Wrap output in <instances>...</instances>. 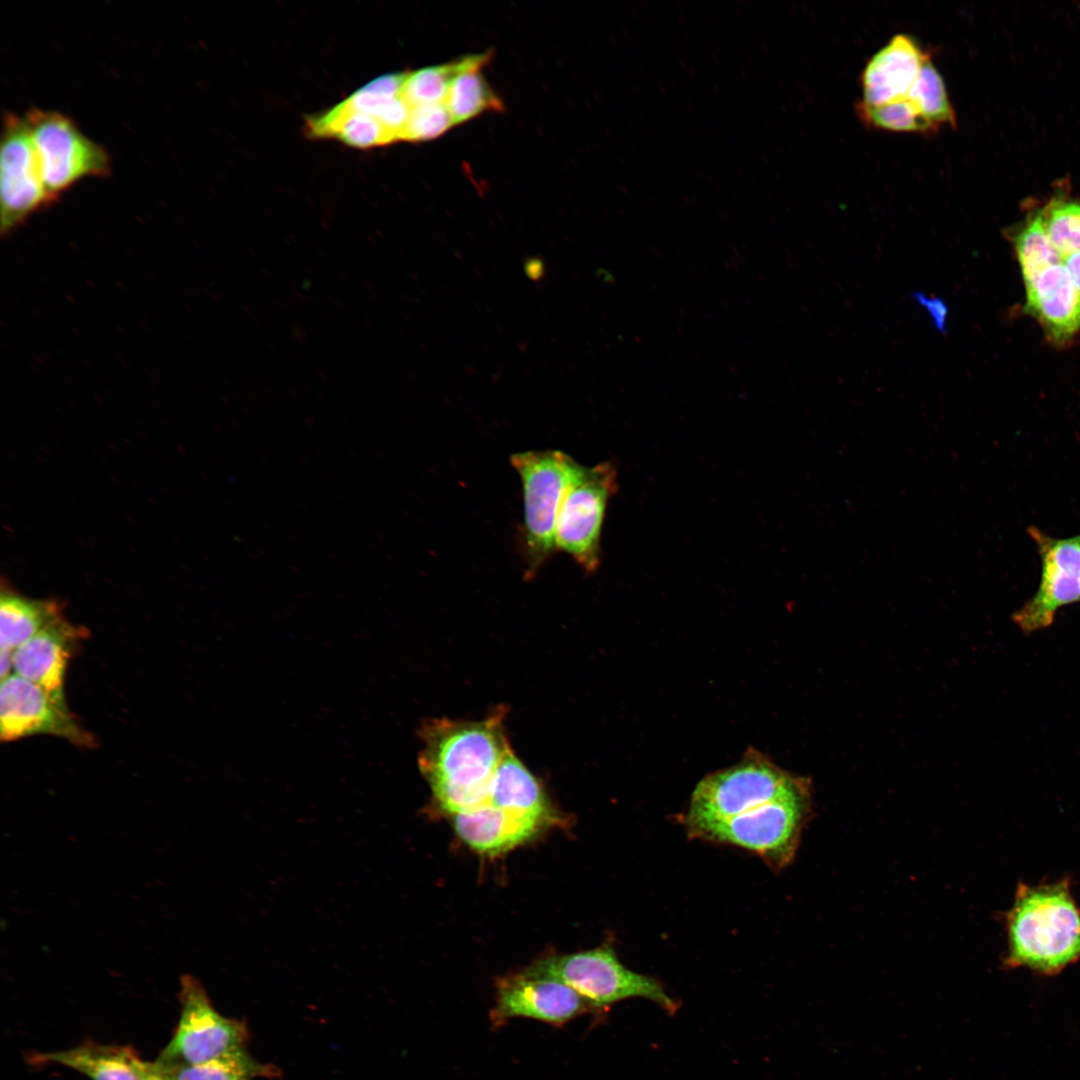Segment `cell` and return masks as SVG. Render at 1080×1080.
Here are the masks:
<instances>
[{"mask_svg":"<svg viewBox=\"0 0 1080 1080\" xmlns=\"http://www.w3.org/2000/svg\"><path fill=\"white\" fill-rule=\"evenodd\" d=\"M419 767L437 804L452 815L484 804L510 749L502 713L482 721L433 720L420 733Z\"/></svg>","mask_w":1080,"mask_h":1080,"instance_id":"6da1fadb","label":"cell"},{"mask_svg":"<svg viewBox=\"0 0 1080 1080\" xmlns=\"http://www.w3.org/2000/svg\"><path fill=\"white\" fill-rule=\"evenodd\" d=\"M1005 928L1008 969L1054 976L1080 960V909L1067 878L1034 886L1019 882Z\"/></svg>","mask_w":1080,"mask_h":1080,"instance_id":"7a4b0ae2","label":"cell"},{"mask_svg":"<svg viewBox=\"0 0 1080 1080\" xmlns=\"http://www.w3.org/2000/svg\"><path fill=\"white\" fill-rule=\"evenodd\" d=\"M812 816L811 782L797 776L779 797L727 819L687 827L691 838L728 844L758 855L774 871L795 857Z\"/></svg>","mask_w":1080,"mask_h":1080,"instance_id":"3957f363","label":"cell"},{"mask_svg":"<svg viewBox=\"0 0 1080 1080\" xmlns=\"http://www.w3.org/2000/svg\"><path fill=\"white\" fill-rule=\"evenodd\" d=\"M523 491L525 576H534L556 550L555 525L565 487L579 466L560 450L518 452L510 457Z\"/></svg>","mask_w":1080,"mask_h":1080,"instance_id":"277c9868","label":"cell"},{"mask_svg":"<svg viewBox=\"0 0 1080 1080\" xmlns=\"http://www.w3.org/2000/svg\"><path fill=\"white\" fill-rule=\"evenodd\" d=\"M531 970L558 979L602 1011L629 998L648 999L669 1014L679 1004L656 978L626 968L610 945L535 962Z\"/></svg>","mask_w":1080,"mask_h":1080,"instance_id":"5b68a950","label":"cell"},{"mask_svg":"<svg viewBox=\"0 0 1080 1080\" xmlns=\"http://www.w3.org/2000/svg\"><path fill=\"white\" fill-rule=\"evenodd\" d=\"M793 776L757 751L737 764L709 774L696 785L685 815V826L737 816L785 793Z\"/></svg>","mask_w":1080,"mask_h":1080,"instance_id":"8992f818","label":"cell"},{"mask_svg":"<svg viewBox=\"0 0 1080 1080\" xmlns=\"http://www.w3.org/2000/svg\"><path fill=\"white\" fill-rule=\"evenodd\" d=\"M48 194H60L85 178H104L111 173L105 148L91 140L68 116L32 108L25 115Z\"/></svg>","mask_w":1080,"mask_h":1080,"instance_id":"52a82bcc","label":"cell"},{"mask_svg":"<svg viewBox=\"0 0 1080 1080\" xmlns=\"http://www.w3.org/2000/svg\"><path fill=\"white\" fill-rule=\"evenodd\" d=\"M617 488L615 466L603 462L579 464L564 489L555 525L556 550L569 554L586 572L599 568L605 511Z\"/></svg>","mask_w":1080,"mask_h":1080,"instance_id":"ba28073f","label":"cell"},{"mask_svg":"<svg viewBox=\"0 0 1080 1080\" xmlns=\"http://www.w3.org/2000/svg\"><path fill=\"white\" fill-rule=\"evenodd\" d=\"M181 1013L169 1043L154 1061L159 1065H193L243 1048L248 1031L242 1021L221 1015L193 976L180 979Z\"/></svg>","mask_w":1080,"mask_h":1080,"instance_id":"9c48e42d","label":"cell"},{"mask_svg":"<svg viewBox=\"0 0 1080 1080\" xmlns=\"http://www.w3.org/2000/svg\"><path fill=\"white\" fill-rule=\"evenodd\" d=\"M0 144V224L5 234L55 200L45 188L25 116L4 114Z\"/></svg>","mask_w":1080,"mask_h":1080,"instance_id":"30bf717a","label":"cell"},{"mask_svg":"<svg viewBox=\"0 0 1080 1080\" xmlns=\"http://www.w3.org/2000/svg\"><path fill=\"white\" fill-rule=\"evenodd\" d=\"M38 734L61 737L81 747L95 744L81 727L65 699L13 673L0 685V736L13 741Z\"/></svg>","mask_w":1080,"mask_h":1080,"instance_id":"8fae6325","label":"cell"},{"mask_svg":"<svg viewBox=\"0 0 1080 1080\" xmlns=\"http://www.w3.org/2000/svg\"><path fill=\"white\" fill-rule=\"evenodd\" d=\"M1027 532L1040 557V583L1012 618L1024 633H1031L1050 626L1059 608L1080 601V534L1055 538L1035 526Z\"/></svg>","mask_w":1080,"mask_h":1080,"instance_id":"7c38bea8","label":"cell"},{"mask_svg":"<svg viewBox=\"0 0 1080 1080\" xmlns=\"http://www.w3.org/2000/svg\"><path fill=\"white\" fill-rule=\"evenodd\" d=\"M587 1012H594V1009L571 987L527 968L498 981L491 1019L495 1026L513 1017L561 1025Z\"/></svg>","mask_w":1080,"mask_h":1080,"instance_id":"4fadbf2b","label":"cell"},{"mask_svg":"<svg viewBox=\"0 0 1080 1080\" xmlns=\"http://www.w3.org/2000/svg\"><path fill=\"white\" fill-rule=\"evenodd\" d=\"M86 630L65 617L46 627L13 651V672L65 699L66 667Z\"/></svg>","mask_w":1080,"mask_h":1080,"instance_id":"5bb4252c","label":"cell"},{"mask_svg":"<svg viewBox=\"0 0 1080 1080\" xmlns=\"http://www.w3.org/2000/svg\"><path fill=\"white\" fill-rule=\"evenodd\" d=\"M929 54L910 35L899 33L867 62L861 86L865 105H880L905 97Z\"/></svg>","mask_w":1080,"mask_h":1080,"instance_id":"9a60e30c","label":"cell"},{"mask_svg":"<svg viewBox=\"0 0 1080 1080\" xmlns=\"http://www.w3.org/2000/svg\"><path fill=\"white\" fill-rule=\"evenodd\" d=\"M1025 291V310L1052 340L1064 343L1079 331L1080 296L1063 261L1044 270Z\"/></svg>","mask_w":1080,"mask_h":1080,"instance_id":"2e32d148","label":"cell"},{"mask_svg":"<svg viewBox=\"0 0 1080 1080\" xmlns=\"http://www.w3.org/2000/svg\"><path fill=\"white\" fill-rule=\"evenodd\" d=\"M454 816L459 837L474 850L495 855L532 838L547 822L484 803Z\"/></svg>","mask_w":1080,"mask_h":1080,"instance_id":"e0dca14e","label":"cell"},{"mask_svg":"<svg viewBox=\"0 0 1080 1080\" xmlns=\"http://www.w3.org/2000/svg\"><path fill=\"white\" fill-rule=\"evenodd\" d=\"M34 1063H56L90 1080H145L146 1061L130 1046L86 1041L65 1050L38 1053Z\"/></svg>","mask_w":1080,"mask_h":1080,"instance_id":"ac0fdd59","label":"cell"},{"mask_svg":"<svg viewBox=\"0 0 1080 1080\" xmlns=\"http://www.w3.org/2000/svg\"><path fill=\"white\" fill-rule=\"evenodd\" d=\"M485 803L548 822L552 811L535 777L509 750L497 767Z\"/></svg>","mask_w":1080,"mask_h":1080,"instance_id":"d6986e66","label":"cell"},{"mask_svg":"<svg viewBox=\"0 0 1080 1080\" xmlns=\"http://www.w3.org/2000/svg\"><path fill=\"white\" fill-rule=\"evenodd\" d=\"M305 130L312 138H334L360 149L384 146L397 136L375 117L350 108L346 102L306 118Z\"/></svg>","mask_w":1080,"mask_h":1080,"instance_id":"ffe728a7","label":"cell"},{"mask_svg":"<svg viewBox=\"0 0 1080 1080\" xmlns=\"http://www.w3.org/2000/svg\"><path fill=\"white\" fill-rule=\"evenodd\" d=\"M64 618L54 600L31 599L2 583L0 596V648L15 650L46 627Z\"/></svg>","mask_w":1080,"mask_h":1080,"instance_id":"44dd1931","label":"cell"},{"mask_svg":"<svg viewBox=\"0 0 1080 1080\" xmlns=\"http://www.w3.org/2000/svg\"><path fill=\"white\" fill-rule=\"evenodd\" d=\"M152 1065L166 1080H252L277 1073L273 1066L256 1062L244 1048L199 1064Z\"/></svg>","mask_w":1080,"mask_h":1080,"instance_id":"7402d4cb","label":"cell"},{"mask_svg":"<svg viewBox=\"0 0 1080 1080\" xmlns=\"http://www.w3.org/2000/svg\"><path fill=\"white\" fill-rule=\"evenodd\" d=\"M491 57L492 51H486L408 72L402 98L409 107L442 103L459 73L471 66L486 65Z\"/></svg>","mask_w":1080,"mask_h":1080,"instance_id":"603a6c76","label":"cell"},{"mask_svg":"<svg viewBox=\"0 0 1080 1080\" xmlns=\"http://www.w3.org/2000/svg\"><path fill=\"white\" fill-rule=\"evenodd\" d=\"M484 66H471L453 80L444 103L454 125L469 121L484 112L504 111L503 101L482 73Z\"/></svg>","mask_w":1080,"mask_h":1080,"instance_id":"cb8c5ba5","label":"cell"},{"mask_svg":"<svg viewBox=\"0 0 1080 1080\" xmlns=\"http://www.w3.org/2000/svg\"><path fill=\"white\" fill-rule=\"evenodd\" d=\"M1013 245L1025 287L1044 270L1063 261L1046 233L1041 210L1017 230Z\"/></svg>","mask_w":1080,"mask_h":1080,"instance_id":"d4e9b609","label":"cell"},{"mask_svg":"<svg viewBox=\"0 0 1080 1080\" xmlns=\"http://www.w3.org/2000/svg\"><path fill=\"white\" fill-rule=\"evenodd\" d=\"M858 117L866 126L894 132L935 134L940 128L931 123L907 96L880 104L856 105Z\"/></svg>","mask_w":1080,"mask_h":1080,"instance_id":"484cf974","label":"cell"},{"mask_svg":"<svg viewBox=\"0 0 1080 1080\" xmlns=\"http://www.w3.org/2000/svg\"><path fill=\"white\" fill-rule=\"evenodd\" d=\"M906 96L938 128L943 125L956 126L955 110L949 100L943 78L930 58L923 63Z\"/></svg>","mask_w":1080,"mask_h":1080,"instance_id":"4316f807","label":"cell"},{"mask_svg":"<svg viewBox=\"0 0 1080 1080\" xmlns=\"http://www.w3.org/2000/svg\"><path fill=\"white\" fill-rule=\"evenodd\" d=\"M1041 211L1046 233L1061 257L1080 251V200L1054 199Z\"/></svg>","mask_w":1080,"mask_h":1080,"instance_id":"83f0119b","label":"cell"},{"mask_svg":"<svg viewBox=\"0 0 1080 1080\" xmlns=\"http://www.w3.org/2000/svg\"><path fill=\"white\" fill-rule=\"evenodd\" d=\"M452 126L454 123L444 102L410 107L400 140L408 142L432 140L443 135Z\"/></svg>","mask_w":1080,"mask_h":1080,"instance_id":"f1b7e54d","label":"cell"},{"mask_svg":"<svg viewBox=\"0 0 1080 1080\" xmlns=\"http://www.w3.org/2000/svg\"><path fill=\"white\" fill-rule=\"evenodd\" d=\"M911 298L929 313L935 329L940 334L946 335L949 314L947 303L941 297L928 296L921 291L911 293Z\"/></svg>","mask_w":1080,"mask_h":1080,"instance_id":"f546056e","label":"cell"},{"mask_svg":"<svg viewBox=\"0 0 1080 1080\" xmlns=\"http://www.w3.org/2000/svg\"><path fill=\"white\" fill-rule=\"evenodd\" d=\"M1063 265L1080 296V251L1063 258Z\"/></svg>","mask_w":1080,"mask_h":1080,"instance_id":"4dcf8cb0","label":"cell"},{"mask_svg":"<svg viewBox=\"0 0 1080 1080\" xmlns=\"http://www.w3.org/2000/svg\"><path fill=\"white\" fill-rule=\"evenodd\" d=\"M13 650L0 648V678L4 680L7 678L11 671H13L12 665Z\"/></svg>","mask_w":1080,"mask_h":1080,"instance_id":"1f68e13d","label":"cell"},{"mask_svg":"<svg viewBox=\"0 0 1080 1080\" xmlns=\"http://www.w3.org/2000/svg\"><path fill=\"white\" fill-rule=\"evenodd\" d=\"M145 1080H166L153 1067L152 1062L146 1063Z\"/></svg>","mask_w":1080,"mask_h":1080,"instance_id":"d6a6232c","label":"cell"}]
</instances>
